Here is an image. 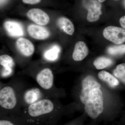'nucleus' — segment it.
Segmentation results:
<instances>
[{
    "instance_id": "nucleus-5",
    "label": "nucleus",
    "mask_w": 125,
    "mask_h": 125,
    "mask_svg": "<svg viewBox=\"0 0 125 125\" xmlns=\"http://www.w3.org/2000/svg\"><path fill=\"white\" fill-rule=\"evenodd\" d=\"M50 97H52L39 87L25 88L23 91L21 98L22 110L43 99Z\"/></svg>"
},
{
    "instance_id": "nucleus-4",
    "label": "nucleus",
    "mask_w": 125,
    "mask_h": 125,
    "mask_svg": "<svg viewBox=\"0 0 125 125\" xmlns=\"http://www.w3.org/2000/svg\"><path fill=\"white\" fill-rule=\"evenodd\" d=\"M31 76L42 89L52 97H58L59 89L55 86L54 74L50 68L45 67Z\"/></svg>"
},
{
    "instance_id": "nucleus-2",
    "label": "nucleus",
    "mask_w": 125,
    "mask_h": 125,
    "mask_svg": "<svg viewBox=\"0 0 125 125\" xmlns=\"http://www.w3.org/2000/svg\"><path fill=\"white\" fill-rule=\"evenodd\" d=\"M101 87V84L91 75L86 76L81 81L80 100L84 105L86 114L93 119L98 118L104 109Z\"/></svg>"
},
{
    "instance_id": "nucleus-16",
    "label": "nucleus",
    "mask_w": 125,
    "mask_h": 125,
    "mask_svg": "<svg viewBox=\"0 0 125 125\" xmlns=\"http://www.w3.org/2000/svg\"><path fill=\"white\" fill-rule=\"evenodd\" d=\"M98 76L100 80L107 83L112 87H116L119 84V81L116 77L108 72L105 71L100 72Z\"/></svg>"
},
{
    "instance_id": "nucleus-3",
    "label": "nucleus",
    "mask_w": 125,
    "mask_h": 125,
    "mask_svg": "<svg viewBox=\"0 0 125 125\" xmlns=\"http://www.w3.org/2000/svg\"><path fill=\"white\" fill-rule=\"evenodd\" d=\"M25 83L19 78L7 83H0V115L19 116L22 110L21 98Z\"/></svg>"
},
{
    "instance_id": "nucleus-24",
    "label": "nucleus",
    "mask_w": 125,
    "mask_h": 125,
    "mask_svg": "<svg viewBox=\"0 0 125 125\" xmlns=\"http://www.w3.org/2000/svg\"><path fill=\"white\" fill-rule=\"evenodd\" d=\"M98 0L99 2H104V1H105V0Z\"/></svg>"
},
{
    "instance_id": "nucleus-10",
    "label": "nucleus",
    "mask_w": 125,
    "mask_h": 125,
    "mask_svg": "<svg viewBox=\"0 0 125 125\" xmlns=\"http://www.w3.org/2000/svg\"><path fill=\"white\" fill-rule=\"evenodd\" d=\"M28 33L33 38L38 40H44L49 37L50 32L45 27L36 24H30L27 28Z\"/></svg>"
},
{
    "instance_id": "nucleus-14",
    "label": "nucleus",
    "mask_w": 125,
    "mask_h": 125,
    "mask_svg": "<svg viewBox=\"0 0 125 125\" xmlns=\"http://www.w3.org/2000/svg\"><path fill=\"white\" fill-rule=\"evenodd\" d=\"M57 23L58 27L65 33L70 35L73 34L74 31V25L69 19L61 17L58 19Z\"/></svg>"
},
{
    "instance_id": "nucleus-25",
    "label": "nucleus",
    "mask_w": 125,
    "mask_h": 125,
    "mask_svg": "<svg viewBox=\"0 0 125 125\" xmlns=\"http://www.w3.org/2000/svg\"><path fill=\"white\" fill-rule=\"evenodd\" d=\"M74 125V124H70V125Z\"/></svg>"
},
{
    "instance_id": "nucleus-15",
    "label": "nucleus",
    "mask_w": 125,
    "mask_h": 125,
    "mask_svg": "<svg viewBox=\"0 0 125 125\" xmlns=\"http://www.w3.org/2000/svg\"><path fill=\"white\" fill-rule=\"evenodd\" d=\"M61 52V48L58 45H53L48 49L43 54V58L49 62H54L57 60Z\"/></svg>"
},
{
    "instance_id": "nucleus-22",
    "label": "nucleus",
    "mask_w": 125,
    "mask_h": 125,
    "mask_svg": "<svg viewBox=\"0 0 125 125\" xmlns=\"http://www.w3.org/2000/svg\"><path fill=\"white\" fill-rule=\"evenodd\" d=\"M120 23L121 27L125 29V16L120 18Z\"/></svg>"
},
{
    "instance_id": "nucleus-9",
    "label": "nucleus",
    "mask_w": 125,
    "mask_h": 125,
    "mask_svg": "<svg viewBox=\"0 0 125 125\" xmlns=\"http://www.w3.org/2000/svg\"><path fill=\"white\" fill-rule=\"evenodd\" d=\"M27 16L31 20L39 25L43 26L49 23L48 15L41 9H33L28 11Z\"/></svg>"
},
{
    "instance_id": "nucleus-13",
    "label": "nucleus",
    "mask_w": 125,
    "mask_h": 125,
    "mask_svg": "<svg viewBox=\"0 0 125 125\" xmlns=\"http://www.w3.org/2000/svg\"><path fill=\"white\" fill-rule=\"evenodd\" d=\"M89 50L84 42L80 41L76 42L72 54V58L75 61L83 60L88 55Z\"/></svg>"
},
{
    "instance_id": "nucleus-7",
    "label": "nucleus",
    "mask_w": 125,
    "mask_h": 125,
    "mask_svg": "<svg viewBox=\"0 0 125 125\" xmlns=\"http://www.w3.org/2000/svg\"><path fill=\"white\" fill-rule=\"evenodd\" d=\"M97 0H84L83 5L87 9V20L89 22L97 21L102 14L101 4Z\"/></svg>"
},
{
    "instance_id": "nucleus-1",
    "label": "nucleus",
    "mask_w": 125,
    "mask_h": 125,
    "mask_svg": "<svg viewBox=\"0 0 125 125\" xmlns=\"http://www.w3.org/2000/svg\"><path fill=\"white\" fill-rule=\"evenodd\" d=\"M62 112L57 98H47L23 108L18 117L27 125H55Z\"/></svg>"
},
{
    "instance_id": "nucleus-11",
    "label": "nucleus",
    "mask_w": 125,
    "mask_h": 125,
    "mask_svg": "<svg viewBox=\"0 0 125 125\" xmlns=\"http://www.w3.org/2000/svg\"><path fill=\"white\" fill-rule=\"evenodd\" d=\"M18 51L24 56L29 57L34 51V46L30 40L21 38L18 39L16 43Z\"/></svg>"
},
{
    "instance_id": "nucleus-18",
    "label": "nucleus",
    "mask_w": 125,
    "mask_h": 125,
    "mask_svg": "<svg viewBox=\"0 0 125 125\" xmlns=\"http://www.w3.org/2000/svg\"><path fill=\"white\" fill-rule=\"evenodd\" d=\"M113 61L110 58L105 57H101L96 59L93 64L96 69L101 70L108 67L113 64Z\"/></svg>"
},
{
    "instance_id": "nucleus-6",
    "label": "nucleus",
    "mask_w": 125,
    "mask_h": 125,
    "mask_svg": "<svg viewBox=\"0 0 125 125\" xmlns=\"http://www.w3.org/2000/svg\"><path fill=\"white\" fill-rule=\"evenodd\" d=\"M103 35L106 39L117 45L125 42V29L122 28L109 26L105 28Z\"/></svg>"
},
{
    "instance_id": "nucleus-8",
    "label": "nucleus",
    "mask_w": 125,
    "mask_h": 125,
    "mask_svg": "<svg viewBox=\"0 0 125 125\" xmlns=\"http://www.w3.org/2000/svg\"><path fill=\"white\" fill-rule=\"evenodd\" d=\"M0 64L2 66L0 71L1 78H7L13 75L15 63L10 56L7 55H1Z\"/></svg>"
},
{
    "instance_id": "nucleus-27",
    "label": "nucleus",
    "mask_w": 125,
    "mask_h": 125,
    "mask_svg": "<svg viewBox=\"0 0 125 125\" xmlns=\"http://www.w3.org/2000/svg\"></svg>"
},
{
    "instance_id": "nucleus-19",
    "label": "nucleus",
    "mask_w": 125,
    "mask_h": 125,
    "mask_svg": "<svg viewBox=\"0 0 125 125\" xmlns=\"http://www.w3.org/2000/svg\"><path fill=\"white\" fill-rule=\"evenodd\" d=\"M108 53L113 56L120 55L125 54V45H115L107 48Z\"/></svg>"
},
{
    "instance_id": "nucleus-12",
    "label": "nucleus",
    "mask_w": 125,
    "mask_h": 125,
    "mask_svg": "<svg viewBox=\"0 0 125 125\" xmlns=\"http://www.w3.org/2000/svg\"><path fill=\"white\" fill-rule=\"evenodd\" d=\"M4 26L7 33L10 37H18L24 35L22 25L18 22L13 21H7L4 23Z\"/></svg>"
},
{
    "instance_id": "nucleus-21",
    "label": "nucleus",
    "mask_w": 125,
    "mask_h": 125,
    "mask_svg": "<svg viewBox=\"0 0 125 125\" xmlns=\"http://www.w3.org/2000/svg\"><path fill=\"white\" fill-rule=\"evenodd\" d=\"M23 2L25 4H35L39 3L41 0H22Z\"/></svg>"
},
{
    "instance_id": "nucleus-23",
    "label": "nucleus",
    "mask_w": 125,
    "mask_h": 125,
    "mask_svg": "<svg viewBox=\"0 0 125 125\" xmlns=\"http://www.w3.org/2000/svg\"><path fill=\"white\" fill-rule=\"evenodd\" d=\"M6 0H0V4L1 5L2 4L4 3V2H5V1H6Z\"/></svg>"
},
{
    "instance_id": "nucleus-17",
    "label": "nucleus",
    "mask_w": 125,
    "mask_h": 125,
    "mask_svg": "<svg viewBox=\"0 0 125 125\" xmlns=\"http://www.w3.org/2000/svg\"><path fill=\"white\" fill-rule=\"evenodd\" d=\"M0 125H27L18 117L0 115Z\"/></svg>"
},
{
    "instance_id": "nucleus-20",
    "label": "nucleus",
    "mask_w": 125,
    "mask_h": 125,
    "mask_svg": "<svg viewBox=\"0 0 125 125\" xmlns=\"http://www.w3.org/2000/svg\"><path fill=\"white\" fill-rule=\"evenodd\" d=\"M113 73L116 78H121L125 76V63H122L117 66Z\"/></svg>"
},
{
    "instance_id": "nucleus-26",
    "label": "nucleus",
    "mask_w": 125,
    "mask_h": 125,
    "mask_svg": "<svg viewBox=\"0 0 125 125\" xmlns=\"http://www.w3.org/2000/svg\"><path fill=\"white\" fill-rule=\"evenodd\" d=\"M124 4H125V2H124Z\"/></svg>"
}]
</instances>
